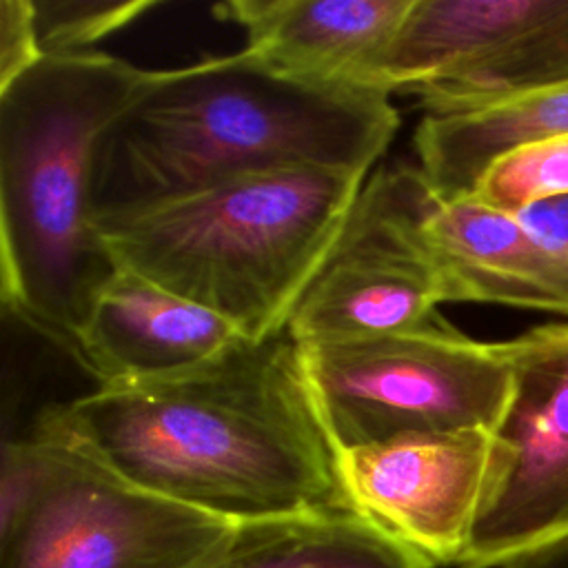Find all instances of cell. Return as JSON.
<instances>
[{
    "instance_id": "cell-2",
    "label": "cell",
    "mask_w": 568,
    "mask_h": 568,
    "mask_svg": "<svg viewBox=\"0 0 568 568\" xmlns=\"http://www.w3.org/2000/svg\"><path fill=\"white\" fill-rule=\"evenodd\" d=\"M399 124L390 93L297 78L246 47L146 71L91 158L93 224L293 166L366 173Z\"/></svg>"
},
{
    "instance_id": "cell-17",
    "label": "cell",
    "mask_w": 568,
    "mask_h": 568,
    "mask_svg": "<svg viewBox=\"0 0 568 568\" xmlns=\"http://www.w3.org/2000/svg\"><path fill=\"white\" fill-rule=\"evenodd\" d=\"M155 0H33L40 49L51 53L89 51L100 38L131 24Z\"/></svg>"
},
{
    "instance_id": "cell-19",
    "label": "cell",
    "mask_w": 568,
    "mask_h": 568,
    "mask_svg": "<svg viewBox=\"0 0 568 568\" xmlns=\"http://www.w3.org/2000/svg\"><path fill=\"white\" fill-rule=\"evenodd\" d=\"M517 217L544 242L568 253V195L539 202L517 213Z\"/></svg>"
},
{
    "instance_id": "cell-7",
    "label": "cell",
    "mask_w": 568,
    "mask_h": 568,
    "mask_svg": "<svg viewBox=\"0 0 568 568\" xmlns=\"http://www.w3.org/2000/svg\"><path fill=\"white\" fill-rule=\"evenodd\" d=\"M568 82V0H415L377 67L426 115L481 111Z\"/></svg>"
},
{
    "instance_id": "cell-10",
    "label": "cell",
    "mask_w": 568,
    "mask_h": 568,
    "mask_svg": "<svg viewBox=\"0 0 568 568\" xmlns=\"http://www.w3.org/2000/svg\"><path fill=\"white\" fill-rule=\"evenodd\" d=\"M493 433L402 437L335 450L346 508L424 561L457 566L470 541L490 470Z\"/></svg>"
},
{
    "instance_id": "cell-5",
    "label": "cell",
    "mask_w": 568,
    "mask_h": 568,
    "mask_svg": "<svg viewBox=\"0 0 568 568\" xmlns=\"http://www.w3.org/2000/svg\"><path fill=\"white\" fill-rule=\"evenodd\" d=\"M0 479V568H193L229 521L149 493L36 417Z\"/></svg>"
},
{
    "instance_id": "cell-13",
    "label": "cell",
    "mask_w": 568,
    "mask_h": 568,
    "mask_svg": "<svg viewBox=\"0 0 568 568\" xmlns=\"http://www.w3.org/2000/svg\"><path fill=\"white\" fill-rule=\"evenodd\" d=\"M413 2L226 0L213 7V13L235 22L246 36V49L280 71L379 89L377 67Z\"/></svg>"
},
{
    "instance_id": "cell-16",
    "label": "cell",
    "mask_w": 568,
    "mask_h": 568,
    "mask_svg": "<svg viewBox=\"0 0 568 568\" xmlns=\"http://www.w3.org/2000/svg\"><path fill=\"white\" fill-rule=\"evenodd\" d=\"M568 195V133L517 146L495 160L470 197L504 213Z\"/></svg>"
},
{
    "instance_id": "cell-3",
    "label": "cell",
    "mask_w": 568,
    "mask_h": 568,
    "mask_svg": "<svg viewBox=\"0 0 568 568\" xmlns=\"http://www.w3.org/2000/svg\"><path fill=\"white\" fill-rule=\"evenodd\" d=\"M144 69L100 53H51L0 87V300L73 357L115 275L91 217V158Z\"/></svg>"
},
{
    "instance_id": "cell-14",
    "label": "cell",
    "mask_w": 568,
    "mask_h": 568,
    "mask_svg": "<svg viewBox=\"0 0 568 568\" xmlns=\"http://www.w3.org/2000/svg\"><path fill=\"white\" fill-rule=\"evenodd\" d=\"M193 568H433L351 508L240 521Z\"/></svg>"
},
{
    "instance_id": "cell-20",
    "label": "cell",
    "mask_w": 568,
    "mask_h": 568,
    "mask_svg": "<svg viewBox=\"0 0 568 568\" xmlns=\"http://www.w3.org/2000/svg\"><path fill=\"white\" fill-rule=\"evenodd\" d=\"M501 568H568V539L526 552Z\"/></svg>"
},
{
    "instance_id": "cell-9",
    "label": "cell",
    "mask_w": 568,
    "mask_h": 568,
    "mask_svg": "<svg viewBox=\"0 0 568 568\" xmlns=\"http://www.w3.org/2000/svg\"><path fill=\"white\" fill-rule=\"evenodd\" d=\"M513 393L488 488L457 568H501L568 539V324L506 342Z\"/></svg>"
},
{
    "instance_id": "cell-1",
    "label": "cell",
    "mask_w": 568,
    "mask_h": 568,
    "mask_svg": "<svg viewBox=\"0 0 568 568\" xmlns=\"http://www.w3.org/2000/svg\"><path fill=\"white\" fill-rule=\"evenodd\" d=\"M38 417L126 481L229 521L346 508L288 331L240 337L195 368L100 386Z\"/></svg>"
},
{
    "instance_id": "cell-6",
    "label": "cell",
    "mask_w": 568,
    "mask_h": 568,
    "mask_svg": "<svg viewBox=\"0 0 568 568\" xmlns=\"http://www.w3.org/2000/svg\"><path fill=\"white\" fill-rule=\"evenodd\" d=\"M300 346L335 450L419 435L495 433L513 393L506 342L470 339L439 315L415 328Z\"/></svg>"
},
{
    "instance_id": "cell-11",
    "label": "cell",
    "mask_w": 568,
    "mask_h": 568,
    "mask_svg": "<svg viewBox=\"0 0 568 568\" xmlns=\"http://www.w3.org/2000/svg\"><path fill=\"white\" fill-rule=\"evenodd\" d=\"M419 240L446 302H486L568 315V253L544 242L517 215L475 197H428Z\"/></svg>"
},
{
    "instance_id": "cell-15",
    "label": "cell",
    "mask_w": 568,
    "mask_h": 568,
    "mask_svg": "<svg viewBox=\"0 0 568 568\" xmlns=\"http://www.w3.org/2000/svg\"><path fill=\"white\" fill-rule=\"evenodd\" d=\"M568 133V82L481 111L424 115L415 131L419 171L439 200L468 197L508 151Z\"/></svg>"
},
{
    "instance_id": "cell-12",
    "label": "cell",
    "mask_w": 568,
    "mask_h": 568,
    "mask_svg": "<svg viewBox=\"0 0 568 568\" xmlns=\"http://www.w3.org/2000/svg\"><path fill=\"white\" fill-rule=\"evenodd\" d=\"M240 337L224 317L118 268L78 333L73 359L100 386H120L195 368Z\"/></svg>"
},
{
    "instance_id": "cell-8",
    "label": "cell",
    "mask_w": 568,
    "mask_h": 568,
    "mask_svg": "<svg viewBox=\"0 0 568 568\" xmlns=\"http://www.w3.org/2000/svg\"><path fill=\"white\" fill-rule=\"evenodd\" d=\"M430 195L413 164H384L366 178L335 246L288 320L286 331L300 344L415 328L437 315L446 291L417 229Z\"/></svg>"
},
{
    "instance_id": "cell-4",
    "label": "cell",
    "mask_w": 568,
    "mask_h": 568,
    "mask_svg": "<svg viewBox=\"0 0 568 568\" xmlns=\"http://www.w3.org/2000/svg\"><path fill=\"white\" fill-rule=\"evenodd\" d=\"M366 178L326 166L275 169L95 229L118 268L262 342L286 331Z\"/></svg>"
},
{
    "instance_id": "cell-18",
    "label": "cell",
    "mask_w": 568,
    "mask_h": 568,
    "mask_svg": "<svg viewBox=\"0 0 568 568\" xmlns=\"http://www.w3.org/2000/svg\"><path fill=\"white\" fill-rule=\"evenodd\" d=\"M44 58L36 29L33 0L0 2V87H7Z\"/></svg>"
}]
</instances>
